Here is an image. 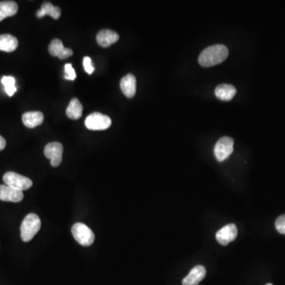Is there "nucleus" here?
I'll use <instances>...</instances> for the list:
<instances>
[{
	"instance_id": "nucleus-13",
	"label": "nucleus",
	"mask_w": 285,
	"mask_h": 285,
	"mask_svg": "<svg viewBox=\"0 0 285 285\" xmlns=\"http://www.w3.org/2000/svg\"><path fill=\"white\" fill-rule=\"evenodd\" d=\"M119 40V35L110 30H102L97 34V42L103 48L110 46Z\"/></svg>"
},
{
	"instance_id": "nucleus-11",
	"label": "nucleus",
	"mask_w": 285,
	"mask_h": 285,
	"mask_svg": "<svg viewBox=\"0 0 285 285\" xmlns=\"http://www.w3.org/2000/svg\"><path fill=\"white\" fill-rule=\"evenodd\" d=\"M48 52L53 56H57L61 60L68 59L73 55V51L71 48H67L59 39L52 40L48 46Z\"/></svg>"
},
{
	"instance_id": "nucleus-9",
	"label": "nucleus",
	"mask_w": 285,
	"mask_h": 285,
	"mask_svg": "<svg viewBox=\"0 0 285 285\" xmlns=\"http://www.w3.org/2000/svg\"><path fill=\"white\" fill-rule=\"evenodd\" d=\"M23 192L17 190L7 185H0V201L18 203L23 199Z\"/></svg>"
},
{
	"instance_id": "nucleus-5",
	"label": "nucleus",
	"mask_w": 285,
	"mask_h": 285,
	"mask_svg": "<svg viewBox=\"0 0 285 285\" xmlns=\"http://www.w3.org/2000/svg\"><path fill=\"white\" fill-rule=\"evenodd\" d=\"M111 124L110 118L101 112H93L85 121L86 127L94 131L105 130L110 127Z\"/></svg>"
},
{
	"instance_id": "nucleus-3",
	"label": "nucleus",
	"mask_w": 285,
	"mask_h": 285,
	"mask_svg": "<svg viewBox=\"0 0 285 285\" xmlns=\"http://www.w3.org/2000/svg\"><path fill=\"white\" fill-rule=\"evenodd\" d=\"M74 239L83 246H89L94 243L95 235L91 228L82 223H76L71 227Z\"/></svg>"
},
{
	"instance_id": "nucleus-25",
	"label": "nucleus",
	"mask_w": 285,
	"mask_h": 285,
	"mask_svg": "<svg viewBox=\"0 0 285 285\" xmlns=\"http://www.w3.org/2000/svg\"><path fill=\"white\" fill-rule=\"evenodd\" d=\"M266 285H273V284H272V283H267V284Z\"/></svg>"
},
{
	"instance_id": "nucleus-14",
	"label": "nucleus",
	"mask_w": 285,
	"mask_h": 285,
	"mask_svg": "<svg viewBox=\"0 0 285 285\" xmlns=\"http://www.w3.org/2000/svg\"><path fill=\"white\" fill-rule=\"evenodd\" d=\"M21 119L25 127L28 128H34L42 124L44 121V115L40 111L27 112L22 115Z\"/></svg>"
},
{
	"instance_id": "nucleus-22",
	"label": "nucleus",
	"mask_w": 285,
	"mask_h": 285,
	"mask_svg": "<svg viewBox=\"0 0 285 285\" xmlns=\"http://www.w3.org/2000/svg\"><path fill=\"white\" fill-rule=\"evenodd\" d=\"M275 226L279 233L285 235V215H281L276 219Z\"/></svg>"
},
{
	"instance_id": "nucleus-7",
	"label": "nucleus",
	"mask_w": 285,
	"mask_h": 285,
	"mask_svg": "<svg viewBox=\"0 0 285 285\" xmlns=\"http://www.w3.org/2000/svg\"><path fill=\"white\" fill-rule=\"evenodd\" d=\"M64 152V148L61 142H49L45 146L44 150L46 158L51 161V165L54 167H57L61 165L62 162V155Z\"/></svg>"
},
{
	"instance_id": "nucleus-8",
	"label": "nucleus",
	"mask_w": 285,
	"mask_h": 285,
	"mask_svg": "<svg viewBox=\"0 0 285 285\" xmlns=\"http://www.w3.org/2000/svg\"><path fill=\"white\" fill-rule=\"evenodd\" d=\"M238 235V229L234 223L226 225L216 234V238L219 244L226 246L230 242H233Z\"/></svg>"
},
{
	"instance_id": "nucleus-19",
	"label": "nucleus",
	"mask_w": 285,
	"mask_h": 285,
	"mask_svg": "<svg viewBox=\"0 0 285 285\" xmlns=\"http://www.w3.org/2000/svg\"><path fill=\"white\" fill-rule=\"evenodd\" d=\"M82 104L78 101V98H73L71 99L67 108L66 114L67 116L72 120H78L82 117Z\"/></svg>"
},
{
	"instance_id": "nucleus-23",
	"label": "nucleus",
	"mask_w": 285,
	"mask_h": 285,
	"mask_svg": "<svg viewBox=\"0 0 285 285\" xmlns=\"http://www.w3.org/2000/svg\"><path fill=\"white\" fill-rule=\"evenodd\" d=\"M83 66L86 72L91 75L93 71H95V68L93 67L92 63H91V59L89 56H85L83 58Z\"/></svg>"
},
{
	"instance_id": "nucleus-1",
	"label": "nucleus",
	"mask_w": 285,
	"mask_h": 285,
	"mask_svg": "<svg viewBox=\"0 0 285 285\" xmlns=\"http://www.w3.org/2000/svg\"><path fill=\"white\" fill-rule=\"evenodd\" d=\"M228 48L223 45H215L205 48L200 54L198 61L202 67L209 68L223 62L227 58Z\"/></svg>"
},
{
	"instance_id": "nucleus-10",
	"label": "nucleus",
	"mask_w": 285,
	"mask_h": 285,
	"mask_svg": "<svg viewBox=\"0 0 285 285\" xmlns=\"http://www.w3.org/2000/svg\"><path fill=\"white\" fill-rule=\"evenodd\" d=\"M206 273L205 266L201 265L195 266L182 280V285H199L201 281L205 279Z\"/></svg>"
},
{
	"instance_id": "nucleus-16",
	"label": "nucleus",
	"mask_w": 285,
	"mask_h": 285,
	"mask_svg": "<svg viewBox=\"0 0 285 285\" xmlns=\"http://www.w3.org/2000/svg\"><path fill=\"white\" fill-rule=\"evenodd\" d=\"M18 41L15 37L11 34L0 35V51L11 52L18 48Z\"/></svg>"
},
{
	"instance_id": "nucleus-21",
	"label": "nucleus",
	"mask_w": 285,
	"mask_h": 285,
	"mask_svg": "<svg viewBox=\"0 0 285 285\" xmlns=\"http://www.w3.org/2000/svg\"><path fill=\"white\" fill-rule=\"evenodd\" d=\"M64 73H65L64 78L68 79V80H75V78H76L75 71L72 68L71 64H65V66H64Z\"/></svg>"
},
{
	"instance_id": "nucleus-18",
	"label": "nucleus",
	"mask_w": 285,
	"mask_h": 285,
	"mask_svg": "<svg viewBox=\"0 0 285 285\" xmlns=\"http://www.w3.org/2000/svg\"><path fill=\"white\" fill-rule=\"evenodd\" d=\"M48 14L54 19H59L61 17V10L60 7H55L51 3H45L41 6V9L37 12V16L41 18Z\"/></svg>"
},
{
	"instance_id": "nucleus-24",
	"label": "nucleus",
	"mask_w": 285,
	"mask_h": 285,
	"mask_svg": "<svg viewBox=\"0 0 285 285\" xmlns=\"http://www.w3.org/2000/svg\"><path fill=\"white\" fill-rule=\"evenodd\" d=\"M6 145H7V142H6L5 139L0 135V151H3L5 148Z\"/></svg>"
},
{
	"instance_id": "nucleus-12",
	"label": "nucleus",
	"mask_w": 285,
	"mask_h": 285,
	"mask_svg": "<svg viewBox=\"0 0 285 285\" xmlns=\"http://www.w3.org/2000/svg\"><path fill=\"white\" fill-rule=\"evenodd\" d=\"M121 91L128 98H132L136 92V78L132 74H128L122 78L120 83Z\"/></svg>"
},
{
	"instance_id": "nucleus-20",
	"label": "nucleus",
	"mask_w": 285,
	"mask_h": 285,
	"mask_svg": "<svg viewBox=\"0 0 285 285\" xmlns=\"http://www.w3.org/2000/svg\"><path fill=\"white\" fill-rule=\"evenodd\" d=\"M3 85L4 86L5 91L7 95L9 96H13L14 93L16 92L17 88L15 87V79L12 76H4L3 77L2 80Z\"/></svg>"
},
{
	"instance_id": "nucleus-17",
	"label": "nucleus",
	"mask_w": 285,
	"mask_h": 285,
	"mask_svg": "<svg viewBox=\"0 0 285 285\" xmlns=\"http://www.w3.org/2000/svg\"><path fill=\"white\" fill-rule=\"evenodd\" d=\"M18 4L14 1L0 2V21L8 17L14 16L18 12Z\"/></svg>"
},
{
	"instance_id": "nucleus-4",
	"label": "nucleus",
	"mask_w": 285,
	"mask_h": 285,
	"mask_svg": "<svg viewBox=\"0 0 285 285\" xmlns=\"http://www.w3.org/2000/svg\"><path fill=\"white\" fill-rule=\"evenodd\" d=\"M3 179H4L5 185H8L10 187L14 188L17 190L21 191V192L27 190V189L32 187L33 185V182L31 179L26 178V177L22 176V175H18L15 172H12V171L7 172L4 175Z\"/></svg>"
},
{
	"instance_id": "nucleus-6",
	"label": "nucleus",
	"mask_w": 285,
	"mask_h": 285,
	"mask_svg": "<svg viewBox=\"0 0 285 285\" xmlns=\"http://www.w3.org/2000/svg\"><path fill=\"white\" fill-rule=\"evenodd\" d=\"M234 151V139L229 136H223L216 142L214 154L219 162L226 160Z\"/></svg>"
},
{
	"instance_id": "nucleus-2",
	"label": "nucleus",
	"mask_w": 285,
	"mask_h": 285,
	"mask_svg": "<svg viewBox=\"0 0 285 285\" xmlns=\"http://www.w3.org/2000/svg\"><path fill=\"white\" fill-rule=\"evenodd\" d=\"M41 222L39 216L34 213H30L25 216L21 223V238L22 241L27 242L32 240L41 229Z\"/></svg>"
},
{
	"instance_id": "nucleus-15",
	"label": "nucleus",
	"mask_w": 285,
	"mask_h": 285,
	"mask_svg": "<svg viewBox=\"0 0 285 285\" xmlns=\"http://www.w3.org/2000/svg\"><path fill=\"white\" fill-rule=\"evenodd\" d=\"M215 95L222 101H231L236 95V88L231 84H220L215 90Z\"/></svg>"
}]
</instances>
